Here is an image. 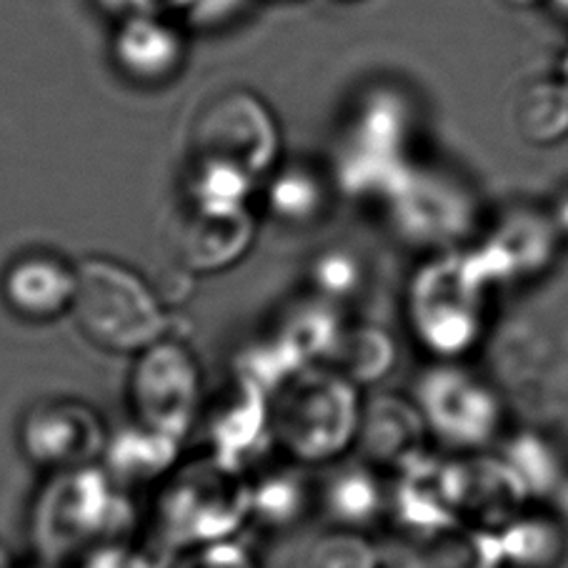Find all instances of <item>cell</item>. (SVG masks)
<instances>
[{"mask_svg":"<svg viewBox=\"0 0 568 568\" xmlns=\"http://www.w3.org/2000/svg\"><path fill=\"white\" fill-rule=\"evenodd\" d=\"M504 3L514 6V8H528V6H536V3H541V0H504Z\"/></svg>","mask_w":568,"mask_h":568,"instance_id":"31","label":"cell"},{"mask_svg":"<svg viewBox=\"0 0 568 568\" xmlns=\"http://www.w3.org/2000/svg\"><path fill=\"white\" fill-rule=\"evenodd\" d=\"M564 246L561 233L548 211L516 205L496 221L486 241L471 251L494 286L544 276Z\"/></svg>","mask_w":568,"mask_h":568,"instance_id":"10","label":"cell"},{"mask_svg":"<svg viewBox=\"0 0 568 568\" xmlns=\"http://www.w3.org/2000/svg\"><path fill=\"white\" fill-rule=\"evenodd\" d=\"M496 531L471 524H444L426 528L414 551V568H498Z\"/></svg>","mask_w":568,"mask_h":568,"instance_id":"16","label":"cell"},{"mask_svg":"<svg viewBox=\"0 0 568 568\" xmlns=\"http://www.w3.org/2000/svg\"><path fill=\"white\" fill-rule=\"evenodd\" d=\"M384 201L390 205L400 229L430 243L462 241L478 221V201L468 183L418 161Z\"/></svg>","mask_w":568,"mask_h":568,"instance_id":"8","label":"cell"},{"mask_svg":"<svg viewBox=\"0 0 568 568\" xmlns=\"http://www.w3.org/2000/svg\"><path fill=\"white\" fill-rule=\"evenodd\" d=\"M494 288L471 251L428 263L418 273L414 298L420 338L446 358L466 354L481 338L486 298Z\"/></svg>","mask_w":568,"mask_h":568,"instance_id":"5","label":"cell"},{"mask_svg":"<svg viewBox=\"0 0 568 568\" xmlns=\"http://www.w3.org/2000/svg\"><path fill=\"white\" fill-rule=\"evenodd\" d=\"M278 125L268 105L243 88L223 91L195 113L189 131V191L193 203H246L276 169Z\"/></svg>","mask_w":568,"mask_h":568,"instance_id":"1","label":"cell"},{"mask_svg":"<svg viewBox=\"0 0 568 568\" xmlns=\"http://www.w3.org/2000/svg\"><path fill=\"white\" fill-rule=\"evenodd\" d=\"M426 420L420 410L396 396H378L361 408L356 440L368 464L410 468L424 448Z\"/></svg>","mask_w":568,"mask_h":568,"instance_id":"14","label":"cell"},{"mask_svg":"<svg viewBox=\"0 0 568 568\" xmlns=\"http://www.w3.org/2000/svg\"><path fill=\"white\" fill-rule=\"evenodd\" d=\"M303 568H378V556L356 528H333L308 546Z\"/></svg>","mask_w":568,"mask_h":568,"instance_id":"22","label":"cell"},{"mask_svg":"<svg viewBox=\"0 0 568 568\" xmlns=\"http://www.w3.org/2000/svg\"><path fill=\"white\" fill-rule=\"evenodd\" d=\"M71 313L88 341L113 354H141L165 338L169 323L141 273L111 258L78 263Z\"/></svg>","mask_w":568,"mask_h":568,"instance_id":"3","label":"cell"},{"mask_svg":"<svg viewBox=\"0 0 568 568\" xmlns=\"http://www.w3.org/2000/svg\"><path fill=\"white\" fill-rule=\"evenodd\" d=\"M266 201L273 215L286 223L313 221L326 203V185L321 175L303 163H288L271 171Z\"/></svg>","mask_w":568,"mask_h":568,"instance_id":"19","label":"cell"},{"mask_svg":"<svg viewBox=\"0 0 568 568\" xmlns=\"http://www.w3.org/2000/svg\"><path fill=\"white\" fill-rule=\"evenodd\" d=\"M326 511L336 518L338 528H356L374 518L381 506V491L374 476L364 468L338 471L323 491Z\"/></svg>","mask_w":568,"mask_h":568,"instance_id":"21","label":"cell"},{"mask_svg":"<svg viewBox=\"0 0 568 568\" xmlns=\"http://www.w3.org/2000/svg\"><path fill=\"white\" fill-rule=\"evenodd\" d=\"M179 568H256L246 551H241L239 546L229 544H211L205 548H199L189 561Z\"/></svg>","mask_w":568,"mask_h":568,"instance_id":"24","label":"cell"},{"mask_svg":"<svg viewBox=\"0 0 568 568\" xmlns=\"http://www.w3.org/2000/svg\"><path fill=\"white\" fill-rule=\"evenodd\" d=\"M501 564L514 568H558L568 554L564 518L556 511H518L496 531Z\"/></svg>","mask_w":568,"mask_h":568,"instance_id":"15","label":"cell"},{"mask_svg":"<svg viewBox=\"0 0 568 568\" xmlns=\"http://www.w3.org/2000/svg\"><path fill=\"white\" fill-rule=\"evenodd\" d=\"M501 458L511 468L516 481L521 484L528 501L531 498L551 501L568 478L564 454L551 438L538 434V430H521V434H516L508 440Z\"/></svg>","mask_w":568,"mask_h":568,"instance_id":"17","label":"cell"},{"mask_svg":"<svg viewBox=\"0 0 568 568\" xmlns=\"http://www.w3.org/2000/svg\"><path fill=\"white\" fill-rule=\"evenodd\" d=\"M518 135L534 145H554L568 135V85L564 78L528 83L514 108Z\"/></svg>","mask_w":568,"mask_h":568,"instance_id":"18","label":"cell"},{"mask_svg":"<svg viewBox=\"0 0 568 568\" xmlns=\"http://www.w3.org/2000/svg\"><path fill=\"white\" fill-rule=\"evenodd\" d=\"M6 306L26 321H53L73 306L75 266L53 253H26L0 281Z\"/></svg>","mask_w":568,"mask_h":568,"instance_id":"13","label":"cell"},{"mask_svg":"<svg viewBox=\"0 0 568 568\" xmlns=\"http://www.w3.org/2000/svg\"><path fill=\"white\" fill-rule=\"evenodd\" d=\"M316 278L321 286H351L356 278V266L346 253L328 251L316 263Z\"/></svg>","mask_w":568,"mask_h":568,"instance_id":"25","label":"cell"},{"mask_svg":"<svg viewBox=\"0 0 568 568\" xmlns=\"http://www.w3.org/2000/svg\"><path fill=\"white\" fill-rule=\"evenodd\" d=\"M185 36L169 16H123L113 31L111 55L119 73L133 85L155 88L173 81L185 63Z\"/></svg>","mask_w":568,"mask_h":568,"instance_id":"11","label":"cell"},{"mask_svg":"<svg viewBox=\"0 0 568 568\" xmlns=\"http://www.w3.org/2000/svg\"><path fill=\"white\" fill-rule=\"evenodd\" d=\"M544 3L551 8L556 16H561V18H566V21H568V0H544Z\"/></svg>","mask_w":568,"mask_h":568,"instance_id":"29","label":"cell"},{"mask_svg":"<svg viewBox=\"0 0 568 568\" xmlns=\"http://www.w3.org/2000/svg\"><path fill=\"white\" fill-rule=\"evenodd\" d=\"M253 219L246 203H193L179 236L189 271H223L248 251Z\"/></svg>","mask_w":568,"mask_h":568,"instance_id":"12","label":"cell"},{"mask_svg":"<svg viewBox=\"0 0 568 568\" xmlns=\"http://www.w3.org/2000/svg\"><path fill=\"white\" fill-rule=\"evenodd\" d=\"M551 504H554V511L558 516H568V478H566V484L558 488L556 496L551 498Z\"/></svg>","mask_w":568,"mask_h":568,"instance_id":"28","label":"cell"},{"mask_svg":"<svg viewBox=\"0 0 568 568\" xmlns=\"http://www.w3.org/2000/svg\"><path fill=\"white\" fill-rule=\"evenodd\" d=\"M361 424L356 384L336 368H301L271 410L281 446L301 462H328L354 444Z\"/></svg>","mask_w":568,"mask_h":568,"instance_id":"4","label":"cell"},{"mask_svg":"<svg viewBox=\"0 0 568 568\" xmlns=\"http://www.w3.org/2000/svg\"><path fill=\"white\" fill-rule=\"evenodd\" d=\"M23 454L48 471H81L105 448V430L93 408L73 398H45L21 420Z\"/></svg>","mask_w":568,"mask_h":568,"instance_id":"9","label":"cell"},{"mask_svg":"<svg viewBox=\"0 0 568 568\" xmlns=\"http://www.w3.org/2000/svg\"><path fill=\"white\" fill-rule=\"evenodd\" d=\"M336 371L354 384H374L396 361V346L388 333L374 326H361L348 333H338L331 348Z\"/></svg>","mask_w":568,"mask_h":568,"instance_id":"20","label":"cell"},{"mask_svg":"<svg viewBox=\"0 0 568 568\" xmlns=\"http://www.w3.org/2000/svg\"><path fill=\"white\" fill-rule=\"evenodd\" d=\"M418 410L426 428L458 450H481L504 426L496 388L462 366H438L420 378Z\"/></svg>","mask_w":568,"mask_h":568,"instance_id":"6","label":"cell"},{"mask_svg":"<svg viewBox=\"0 0 568 568\" xmlns=\"http://www.w3.org/2000/svg\"><path fill=\"white\" fill-rule=\"evenodd\" d=\"M561 78H564L566 85H568V48H566V53L561 58Z\"/></svg>","mask_w":568,"mask_h":568,"instance_id":"32","label":"cell"},{"mask_svg":"<svg viewBox=\"0 0 568 568\" xmlns=\"http://www.w3.org/2000/svg\"><path fill=\"white\" fill-rule=\"evenodd\" d=\"M548 213H551V219L556 223L558 233H561L564 243H568V185L556 195V201H554L551 211H548Z\"/></svg>","mask_w":568,"mask_h":568,"instance_id":"27","label":"cell"},{"mask_svg":"<svg viewBox=\"0 0 568 568\" xmlns=\"http://www.w3.org/2000/svg\"><path fill=\"white\" fill-rule=\"evenodd\" d=\"M108 8H113L121 18L135 16V13H155V16H171V13H185L193 0H103Z\"/></svg>","mask_w":568,"mask_h":568,"instance_id":"26","label":"cell"},{"mask_svg":"<svg viewBox=\"0 0 568 568\" xmlns=\"http://www.w3.org/2000/svg\"><path fill=\"white\" fill-rule=\"evenodd\" d=\"M0 568H16V564H13L11 554H8L3 546H0Z\"/></svg>","mask_w":568,"mask_h":568,"instance_id":"30","label":"cell"},{"mask_svg":"<svg viewBox=\"0 0 568 568\" xmlns=\"http://www.w3.org/2000/svg\"><path fill=\"white\" fill-rule=\"evenodd\" d=\"M416 108L398 88L368 91L351 111L336 143L338 185L354 195L384 201L416 163Z\"/></svg>","mask_w":568,"mask_h":568,"instance_id":"2","label":"cell"},{"mask_svg":"<svg viewBox=\"0 0 568 568\" xmlns=\"http://www.w3.org/2000/svg\"><path fill=\"white\" fill-rule=\"evenodd\" d=\"M129 398L141 426L181 438L201 406V371L191 351L169 338L143 348L129 381Z\"/></svg>","mask_w":568,"mask_h":568,"instance_id":"7","label":"cell"},{"mask_svg":"<svg viewBox=\"0 0 568 568\" xmlns=\"http://www.w3.org/2000/svg\"><path fill=\"white\" fill-rule=\"evenodd\" d=\"M253 0H193L189 11V21L203 31H213V28H225L248 11Z\"/></svg>","mask_w":568,"mask_h":568,"instance_id":"23","label":"cell"}]
</instances>
